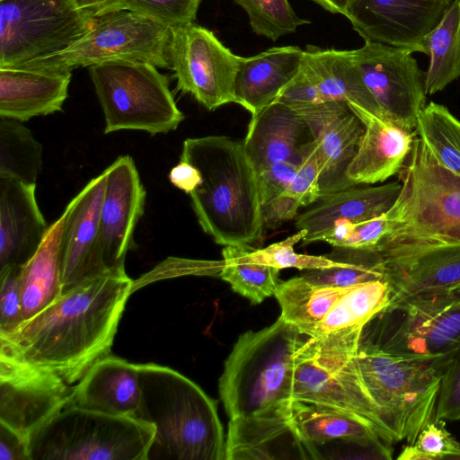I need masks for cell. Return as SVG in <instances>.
<instances>
[{"label": "cell", "mask_w": 460, "mask_h": 460, "mask_svg": "<svg viewBox=\"0 0 460 460\" xmlns=\"http://www.w3.org/2000/svg\"><path fill=\"white\" fill-rule=\"evenodd\" d=\"M134 284L127 274L83 283L12 332L0 335V358L45 370L69 385L110 355Z\"/></svg>", "instance_id": "6da1fadb"}, {"label": "cell", "mask_w": 460, "mask_h": 460, "mask_svg": "<svg viewBox=\"0 0 460 460\" xmlns=\"http://www.w3.org/2000/svg\"><path fill=\"white\" fill-rule=\"evenodd\" d=\"M180 160L200 173L189 195L202 230L224 246L259 243L265 226L258 178L243 141L226 136L187 138Z\"/></svg>", "instance_id": "7a4b0ae2"}, {"label": "cell", "mask_w": 460, "mask_h": 460, "mask_svg": "<svg viewBox=\"0 0 460 460\" xmlns=\"http://www.w3.org/2000/svg\"><path fill=\"white\" fill-rule=\"evenodd\" d=\"M140 401L134 418L155 428L147 460H226L217 401L178 371L138 364Z\"/></svg>", "instance_id": "3957f363"}, {"label": "cell", "mask_w": 460, "mask_h": 460, "mask_svg": "<svg viewBox=\"0 0 460 460\" xmlns=\"http://www.w3.org/2000/svg\"><path fill=\"white\" fill-rule=\"evenodd\" d=\"M453 353L439 358L406 356L360 338L358 364L383 441L411 444L434 420L441 377Z\"/></svg>", "instance_id": "277c9868"}, {"label": "cell", "mask_w": 460, "mask_h": 460, "mask_svg": "<svg viewBox=\"0 0 460 460\" xmlns=\"http://www.w3.org/2000/svg\"><path fill=\"white\" fill-rule=\"evenodd\" d=\"M303 335L279 316L270 326L238 337L218 385L229 419L292 402L294 360Z\"/></svg>", "instance_id": "5b68a950"}, {"label": "cell", "mask_w": 460, "mask_h": 460, "mask_svg": "<svg viewBox=\"0 0 460 460\" xmlns=\"http://www.w3.org/2000/svg\"><path fill=\"white\" fill-rule=\"evenodd\" d=\"M398 174L402 189L380 242L460 241V175L439 164L417 135Z\"/></svg>", "instance_id": "8992f818"}, {"label": "cell", "mask_w": 460, "mask_h": 460, "mask_svg": "<svg viewBox=\"0 0 460 460\" xmlns=\"http://www.w3.org/2000/svg\"><path fill=\"white\" fill-rule=\"evenodd\" d=\"M152 424L72 404L28 438L31 460H147Z\"/></svg>", "instance_id": "52a82bcc"}, {"label": "cell", "mask_w": 460, "mask_h": 460, "mask_svg": "<svg viewBox=\"0 0 460 460\" xmlns=\"http://www.w3.org/2000/svg\"><path fill=\"white\" fill-rule=\"evenodd\" d=\"M104 113V133L121 129L166 134L184 119L169 88V80L154 65L111 60L89 66Z\"/></svg>", "instance_id": "ba28073f"}, {"label": "cell", "mask_w": 460, "mask_h": 460, "mask_svg": "<svg viewBox=\"0 0 460 460\" xmlns=\"http://www.w3.org/2000/svg\"><path fill=\"white\" fill-rule=\"evenodd\" d=\"M360 338L406 356L450 355L460 344V291L392 301L364 326Z\"/></svg>", "instance_id": "9c48e42d"}, {"label": "cell", "mask_w": 460, "mask_h": 460, "mask_svg": "<svg viewBox=\"0 0 460 460\" xmlns=\"http://www.w3.org/2000/svg\"><path fill=\"white\" fill-rule=\"evenodd\" d=\"M169 28L128 10L97 17L92 30L68 49L14 67L62 73L111 60L171 68Z\"/></svg>", "instance_id": "30bf717a"}, {"label": "cell", "mask_w": 460, "mask_h": 460, "mask_svg": "<svg viewBox=\"0 0 460 460\" xmlns=\"http://www.w3.org/2000/svg\"><path fill=\"white\" fill-rule=\"evenodd\" d=\"M96 20L75 0H0V67L61 52L85 36Z\"/></svg>", "instance_id": "8fae6325"}, {"label": "cell", "mask_w": 460, "mask_h": 460, "mask_svg": "<svg viewBox=\"0 0 460 460\" xmlns=\"http://www.w3.org/2000/svg\"><path fill=\"white\" fill-rule=\"evenodd\" d=\"M168 55L177 89L208 111L235 103L234 83L242 57L194 22L170 28Z\"/></svg>", "instance_id": "7c38bea8"}, {"label": "cell", "mask_w": 460, "mask_h": 460, "mask_svg": "<svg viewBox=\"0 0 460 460\" xmlns=\"http://www.w3.org/2000/svg\"><path fill=\"white\" fill-rule=\"evenodd\" d=\"M408 49L365 41L352 49L362 78L386 119L407 132H415L425 108L424 74Z\"/></svg>", "instance_id": "4fadbf2b"}, {"label": "cell", "mask_w": 460, "mask_h": 460, "mask_svg": "<svg viewBox=\"0 0 460 460\" xmlns=\"http://www.w3.org/2000/svg\"><path fill=\"white\" fill-rule=\"evenodd\" d=\"M376 247L392 301L460 291V241L380 242Z\"/></svg>", "instance_id": "5bb4252c"}, {"label": "cell", "mask_w": 460, "mask_h": 460, "mask_svg": "<svg viewBox=\"0 0 460 460\" xmlns=\"http://www.w3.org/2000/svg\"><path fill=\"white\" fill-rule=\"evenodd\" d=\"M72 392L54 374L0 358V423L27 439L70 404Z\"/></svg>", "instance_id": "9a60e30c"}, {"label": "cell", "mask_w": 460, "mask_h": 460, "mask_svg": "<svg viewBox=\"0 0 460 460\" xmlns=\"http://www.w3.org/2000/svg\"><path fill=\"white\" fill-rule=\"evenodd\" d=\"M107 172L92 179L65 208L61 239L62 294L93 279L111 275L100 238V211Z\"/></svg>", "instance_id": "2e32d148"}, {"label": "cell", "mask_w": 460, "mask_h": 460, "mask_svg": "<svg viewBox=\"0 0 460 460\" xmlns=\"http://www.w3.org/2000/svg\"><path fill=\"white\" fill-rule=\"evenodd\" d=\"M453 0H360L345 17L365 41L424 53L423 42Z\"/></svg>", "instance_id": "e0dca14e"}, {"label": "cell", "mask_w": 460, "mask_h": 460, "mask_svg": "<svg viewBox=\"0 0 460 460\" xmlns=\"http://www.w3.org/2000/svg\"><path fill=\"white\" fill-rule=\"evenodd\" d=\"M100 211V238L103 262L111 274H126L125 258L134 243L133 234L144 214L146 190L135 162L119 156L106 169Z\"/></svg>", "instance_id": "ac0fdd59"}, {"label": "cell", "mask_w": 460, "mask_h": 460, "mask_svg": "<svg viewBox=\"0 0 460 460\" xmlns=\"http://www.w3.org/2000/svg\"><path fill=\"white\" fill-rule=\"evenodd\" d=\"M295 109L307 122L316 146L321 171L320 199L355 187L347 170L365 130L359 118L343 101Z\"/></svg>", "instance_id": "d6986e66"}, {"label": "cell", "mask_w": 460, "mask_h": 460, "mask_svg": "<svg viewBox=\"0 0 460 460\" xmlns=\"http://www.w3.org/2000/svg\"><path fill=\"white\" fill-rule=\"evenodd\" d=\"M292 402L229 419L226 460L319 459L296 429Z\"/></svg>", "instance_id": "ffe728a7"}, {"label": "cell", "mask_w": 460, "mask_h": 460, "mask_svg": "<svg viewBox=\"0 0 460 460\" xmlns=\"http://www.w3.org/2000/svg\"><path fill=\"white\" fill-rule=\"evenodd\" d=\"M35 190L36 184L0 177V272L23 267L48 232Z\"/></svg>", "instance_id": "44dd1931"}, {"label": "cell", "mask_w": 460, "mask_h": 460, "mask_svg": "<svg viewBox=\"0 0 460 460\" xmlns=\"http://www.w3.org/2000/svg\"><path fill=\"white\" fill-rule=\"evenodd\" d=\"M312 142L313 135L302 115L278 100L252 116L243 140L256 173L279 162L301 161Z\"/></svg>", "instance_id": "7402d4cb"}, {"label": "cell", "mask_w": 460, "mask_h": 460, "mask_svg": "<svg viewBox=\"0 0 460 460\" xmlns=\"http://www.w3.org/2000/svg\"><path fill=\"white\" fill-rule=\"evenodd\" d=\"M348 105L365 128L357 153L347 170L349 180L355 186L373 184L399 173L411 151L416 132H407L391 120L357 104Z\"/></svg>", "instance_id": "603a6c76"}, {"label": "cell", "mask_w": 460, "mask_h": 460, "mask_svg": "<svg viewBox=\"0 0 460 460\" xmlns=\"http://www.w3.org/2000/svg\"><path fill=\"white\" fill-rule=\"evenodd\" d=\"M401 189L400 181H393L375 187H352L321 198L314 207L296 217L297 230H306L303 244L322 241L340 223L365 221L387 213Z\"/></svg>", "instance_id": "cb8c5ba5"}, {"label": "cell", "mask_w": 460, "mask_h": 460, "mask_svg": "<svg viewBox=\"0 0 460 460\" xmlns=\"http://www.w3.org/2000/svg\"><path fill=\"white\" fill-rule=\"evenodd\" d=\"M138 364L108 355L73 386L70 404L116 416H134L140 401Z\"/></svg>", "instance_id": "d4e9b609"}, {"label": "cell", "mask_w": 460, "mask_h": 460, "mask_svg": "<svg viewBox=\"0 0 460 460\" xmlns=\"http://www.w3.org/2000/svg\"><path fill=\"white\" fill-rule=\"evenodd\" d=\"M72 73L0 67V116L19 121L61 111Z\"/></svg>", "instance_id": "484cf974"}, {"label": "cell", "mask_w": 460, "mask_h": 460, "mask_svg": "<svg viewBox=\"0 0 460 460\" xmlns=\"http://www.w3.org/2000/svg\"><path fill=\"white\" fill-rule=\"evenodd\" d=\"M304 53L297 46H286L242 57L234 83L235 103L252 116L261 112L297 74Z\"/></svg>", "instance_id": "4316f807"}, {"label": "cell", "mask_w": 460, "mask_h": 460, "mask_svg": "<svg viewBox=\"0 0 460 460\" xmlns=\"http://www.w3.org/2000/svg\"><path fill=\"white\" fill-rule=\"evenodd\" d=\"M303 62L324 102L354 103L385 118L362 78L352 50H305Z\"/></svg>", "instance_id": "83f0119b"}, {"label": "cell", "mask_w": 460, "mask_h": 460, "mask_svg": "<svg viewBox=\"0 0 460 460\" xmlns=\"http://www.w3.org/2000/svg\"><path fill=\"white\" fill-rule=\"evenodd\" d=\"M66 213L52 223L32 258L22 268L20 285L23 321L62 295L61 239Z\"/></svg>", "instance_id": "f1b7e54d"}, {"label": "cell", "mask_w": 460, "mask_h": 460, "mask_svg": "<svg viewBox=\"0 0 460 460\" xmlns=\"http://www.w3.org/2000/svg\"><path fill=\"white\" fill-rule=\"evenodd\" d=\"M292 417L303 440L314 447L340 441L382 440L357 418L323 405L293 401Z\"/></svg>", "instance_id": "f546056e"}, {"label": "cell", "mask_w": 460, "mask_h": 460, "mask_svg": "<svg viewBox=\"0 0 460 460\" xmlns=\"http://www.w3.org/2000/svg\"><path fill=\"white\" fill-rule=\"evenodd\" d=\"M392 296V288L385 279L355 286L340 297L308 338L362 331L372 318L391 304Z\"/></svg>", "instance_id": "4dcf8cb0"}, {"label": "cell", "mask_w": 460, "mask_h": 460, "mask_svg": "<svg viewBox=\"0 0 460 460\" xmlns=\"http://www.w3.org/2000/svg\"><path fill=\"white\" fill-rule=\"evenodd\" d=\"M349 288L319 286L299 276L279 282L274 296L281 309L280 317L308 337Z\"/></svg>", "instance_id": "1f68e13d"}, {"label": "cell", "mask_w": 460, "mask_h": 460, "mask_svg": "<svg viewBox=\"0 0 460 460\" xmlns=\"http://www.w3.org/2000/svg\"><path fill=\"white\" fill-rule=\"evenodd\" d=\"M423 49L429 57L424 74L425 92L431 95L460 77V0H453L426 37Z\"/></svg>", "instance_id": "d6a6232c"}, {"label": "cell", "mask_w": 460, "mask_h": 460, "mask_svg": "<svg viewBox=\"0 0 460 460\" xmlns=\"http://www.w3.org/2000/svg\"><path fill=\"white\" fill-rule=\"evenodd\" d=\"M326 256L341 263L330 268L306 270L301 276L315 285L341 288L385 279L384 260L377 247L365 249L334 247L332 252Z\"/></svg>", "instance_id": "836d02e7"}, {"label": "cell", "mask_w": 460, "mask_h": 460, "mask_svg": "<svg viewBox=\"0 0 460 460\" xmlns=\"http://www.w3.org/2000/svg\"><path fill=\"white\" fill-rule=\"evenodd\" d=\"M43 147L22 121L0 116V177L36 184Z\"/></svg>", "instance_id": "e575fe53"}, {"label": "cell", "mask_w": 460, "mask_h": 460, "mask_svg": "<svg viewBox=\"0 0 460 460\" xmlns=\"http://www.w3.org/2000/svg\"><path fill=\"white\" fill-rule=\"evenodd\" d=\"M320 164L314 141L305 150L295 177L275 199L261 207L264 226L274 229L294 218L299 208L320 199Z\"/></svg>", "instance_id": "d590c367"}, {"label": "cell", "mask_w": 460, "mask_h": 460, "mask_svg": "<svg viewBox=\"0 0 460 460\" xmlns=\"http://www.w3.org/2000/svg\"><path fill=\"white\" fill-rule=\"evenodd\" d=\"M249 247L225 246L222 250L224 266L218 276L252 305H259L274 296L280 270L252 261L247 255Z\"/></svg>", "instance_id": "8d00e7d4"}, {"label": "cell", "mask_w": 460, "mask_h": 460, "mask_svg": "<svg viewBox=\"0 0 460 460\" xmlns=\"http://www.w3.org/2000/svg\"><path fill=\"white\" fill-rule=\"evenodd\" d=\"M415 132L439 164L460 175V119L447 107L435 102L427 104Z\"/></svg>", "instance_id": "74e56055"}, {"label": "cell", "mask_w": 460, "mask_h": 460, "mask_svg": "<svg viewBox=\"0 0 460 460\" xmlns=\"http://www.w3.org/2000/svg\"><path fill=\"white\" fill-rule=\"evenodd\" d=\"M248 14L252 30L273 41L309 21L299 17L288 0H234Z\"/></svg>", "instance_id": "f35d334b"}, {"label": "cell", "mask_w": 460, "mask_h": 460, "mask_svg": "<svg viewBox=\"0 0 460 460\" xmlns=\"http://www.w3.org/2000/svg\"><path fill=\"white\" fill-rule=\"evenodd\" d=\"M306 234V230L300 229L286 239L274 243L265 248L254 249L249 247L248 257L256 262L276 267L279 270L286 268H296L301 270L324 269L338 266L341 262L328 258L326 255L314 256L296 253L295 244L302 242Z\"/></svg>", "instance_id": "ab89813d"}, {"label": "cell", "mask_w": 460, "mask_h": 460, "mask_svg": "<svg viewBox=\"0 0 460 460\" xmlns=\"http://www.w3.org/2000/svg\"><path fill=\"white\" fill-rule=\"evenodd\" d=\"M399 460H460V442L446 429L443 420H433L415 441L403 447Z\"/></svg>", "instance_id": "60d3db41"}, {"label": "cell", "mask_w": 460, "mask_h": 460, "mask_svg": "<svg viewBox=\"0 0 460 460\" xmlns=\"http://www.w3.org/2000/svg\"><path fill=\"white\" fill-rule=\"evenodd\" d=\"M202 0H123L128 10L167 28L193 22Z\"/></svg>", "instance_id": "b9f144b4"}, {"label": "cell", "mask_w": 460, "mask_h": 460, "mask_svg": "<svg viewBox=\"0 0 460 460\" xmlns=\"http://www.w3.org/2000/svg\"><path fill=\"white\" fill-rule=\"evenodd\" d=\"M388 231L387 214L360 222H342L336 225L323 238L333 247L375 248Z\"/></svg>", "instance_id": "7bdbcfd3"}, {"label": "cell", "mask_w": 460, "mask_h": 460, "mask_svg": "<svg viewBox=\"0 0 460 460\" xmlns=\"http://www.w3.org/2000/svg\"><path fill=\"white\" fill-rule=\"evenodd\" d=\"M22 268L13 267L0 272V335L12 332L23 322L20 285Z\"/></svg>", "instance_id": "ee69618b"}, {"label": "cell", "mask_w": 460, "mask_h": 460, "mask_svg": "<svg viewBox=\"0 0 460 460\" xmlns=\"http://www.w3.org/2000/svg\"><path fill=\"white\" fill-rule=\"evenodd\" d=\"M434 419L460 420V344L441 377Z\"/></svg>", "instance_id": "f6af8a7d"}, {"label": "cell", "mask_w": 460, "mask_h": 460, "mask_svg": "<svg viewBox=\"0 0 460 460\" xmlns=\"http://www.w3.org/2000/svg\"><path fill=\"white\" fill-rule=\"evenodd\" d=\"M300 163L296 160L282 161L257 173L261 207L275 199L288 188Z\"/></svg>", "instance_id": "bcb514c9"}, {"label": "cell", "mask_w": 460, "mask_h": 460, "mask_svg": "<svg viewBox=\"0 0 460 460\" xmlns=\"http://www.w3.org/2000/svg\"><path fill=\"white\" fill-rule=\"evenodd\" d=\"M276 100L293 108L324 102L303 60L297 74L282 89Z\"/></svg>", "instance_id": "7dc6e473"}, {"label": "cell", "mask_w": 460, "mask_h": 460, "mask_svg": "<svg viewBox=\"0 0 460 460\" xmlns=\"http://www.w3.org/2000/svg\"><path fill=\"white\" fill-rule=\"evenodd\" d=\"M0 460H31L28 439L0 423Z\"/></svg>", "instance_id": "c3c4849f"}, {"label": "cell", "mask_w": 460, "mask_h": 460, "mask_svg": "<svg viewBox=\"0 0 460 460\" xmlns=\"http://www.w3.org/2000/svg\"><path fill=\"white\" fill-rule=\"evenodd\" d=\"M168 179L174 187L190 194L199 184L201 177L199 171L193 164L180 160V162L171 169Z\"/></svg>", "instance_id": "681fc988"}, {"label": "cell", "mask_w": 460, "mask_h": 460, "mask_svg": "<svg viewBox=\"0 0 460 460\" xmlns=\"http://www.w3.org/2000/svg\"><path fill=\"white\" fill-rule=\"evenodd\" d=\"M123 0H75L77 5L93 17L120 11Z\"/></svg>", "instance_id": "f907efd6"}, {"label": "cell", "mask_w": 460, "mask_h": 460, "mask_svg": "<svg viewBox=\"0 0 460 460\" xmlns=\"http://www.w3.org/2000/svg\"><path fill=\"white\" fill-rule=\"evenodd\" d=\"M332 13L347 15L350 0H311Z\"/></svg>", "instance_id": "816d5d0a"}, {"label": "cell", "mask_w": 460, "mask_h": 460, "mask_svg": "<svg viewBox=\"0 0 460 460\" xmlns=\"http://www.w3.org/2000/svg\"><path fill=\"white\" fill-rule=\"evenodd\" d=\"M360 0H350V3H349V9L355 5L356 4H358Z\"/></svg>", "instance_id": "f5cc1de1"}]
</instances>
